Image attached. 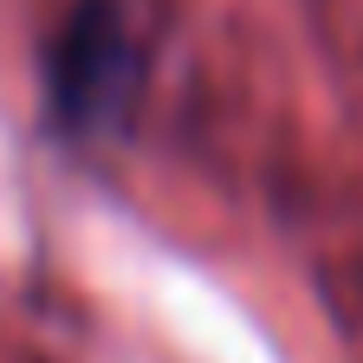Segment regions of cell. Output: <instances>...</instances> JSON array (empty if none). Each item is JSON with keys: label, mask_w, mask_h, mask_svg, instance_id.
<instances>
[{"label": "cell", "mask_w": 363, "mask_h": 363, "mask_svg": "<svg viewBox=\"0 0 363 363\" xmlns=\"http://www.w3.org/2000/svg\"><path fill=\"white\" fill-rule=\"evenodd\" d=\"M150 84V33L130 0H72L45 45V104L72 143L130 130Z\"/></svg>", "instance_id": "6da1fadb"}]
</instances>
